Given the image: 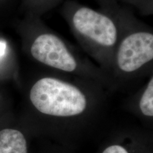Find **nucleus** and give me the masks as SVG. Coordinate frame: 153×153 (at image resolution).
Listing matches in <instances>:
<instances>
[{"mask_svg": "<svg viewBox=\"0 0 153 153\" xmlns=\"http://www.w3.org/2000/svg\"><path fill=\"white\" fill-rule=\"evenodd\" d=\"M76 30L104 46H112L117 39V30L108 17L89 8H81L73 16Z\"/></svg>", "mask_w": 153, "mask_h": 153, "instance_id": "obj_2", "label": "nucleus"}, {"mask_svg": "<svg viewBox=\"0 0 153 153\" xmlns=\"http://www.w3.org/2000/svg\"><path fill=\"white\" fill-rule=\"evenodd\" d=\"M32 104L42 114L59 117L79 115L87 108V99L74 85L55 78L39 79L30 91Z\"/></svg>", "mask_w": 153, "mask_h": 153, "instance_id": "obj_1", "label": "nucleus"}, {"mask_svg": "<svg viewBox=\"0 0 153 153\" xmlns=\"http://www.w3.org/2000/svg\"><path fill=\"white\" fill-rule=\"evenodd\" d=\"M140 108L145 116H153V79L149 82L140 101Z\"/></svg>", "mask_w": 153, "mask_h": 153, "instance_id": "obj_6", "label": "nucleus"}, {"mask_svg": "<svg viewBox=\"0 0 153 153\" xmlns=\"http://www.w3.org/2000/svg\"><path fill=\"white\" fill-rule=\"evenodd\" d=\"M153 58V35L140 32L128 36L120 44L117 54L121 70L131 72L138 70Z\"/></svg>", "mask_w": 153, "mask_h": 153, "instance_id": "obj_3", "label": "nucleus"}, {"mask_svg": "<svg viewBox=\"0 0 153 153\" xmlns=\"http://www.w3.org/2000/svg\"><path fill=\"white\" fill-rule=\"evenodd\" d=\"M103 153H128V152L120 145H114L105 149Z\"/></svg>", "mask_w": 153, "mask_h": 153, "instance_id": "obj_7", "label": "nucleus"}, {"mask_svg": "<svg viewBox=\"0 0 153 153\" xmlns=\"http://www.w3.org/2000/svg\"><path fill=\"white\" fill-rule=\"evenodd\" d=\"M0 153H28L27 143L22 132L11 128L1 130Z\"/></svg>", "mask_w": 153, "mask_h": 153, "instance_id": "obj_5", "label": "nucleus"}, {"mask_svg": "<svg viewBox=\"0 0 153 153\" xmlns=\"http://www.w3.org/2000/svg\"><path fill=\"white\" fill-rule=\"evenodd\" d=\"M36 60L46 65L66 72H72L76 62L59 38L53 34H43L36 38L30 48Z\"/></svg>", "mask_w": 153, "mask_h": 153, "instance_id": "obj_4", "label": "nucleus"}]
</instances>
